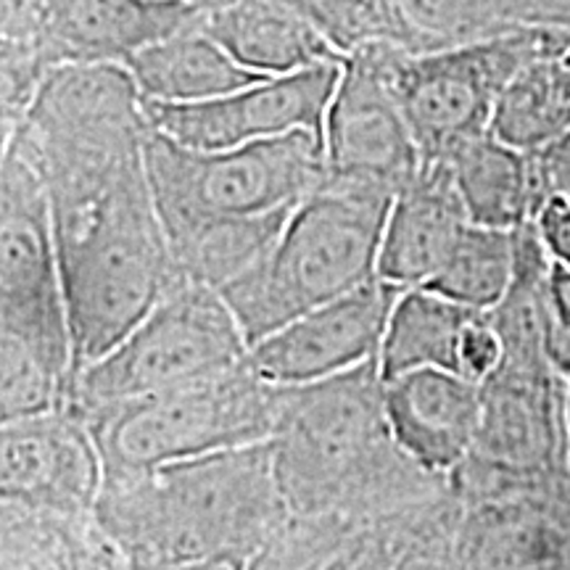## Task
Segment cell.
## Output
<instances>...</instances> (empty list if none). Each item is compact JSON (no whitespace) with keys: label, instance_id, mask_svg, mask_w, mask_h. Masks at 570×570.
Segmentation results:
<instances>
[{"label":"cell","instance_id":"cell-1","mask_svg":"<svg viewBox=\"0 0 570 570\" xmlns=\"http://www.w3.org/2000/svg\"><path fill=\"white\" fill-rule=\"evenodd\" d=\"M148 130L122 63H61L13 135L51 202L75 375L183 283L148 180Z\"/></svg>","mask_w":570,"mask_h":570},{"label":"cell","instance_id":"cell-2","mask_svg":"<svg viewBox=\"0 0 570 570\" xmlns=\"http://www.w3.org/2000/svg\"><path fill=\"white\" fill-rule=\"evenodd\" d=\"M269 452L288 512L346 518L362 531L410 523L452 494L391 436L377 360L281 389Z\"/></svg>","mask_w":570,"mask_h":570},{"label":"cell","instance_id":"cell-3","mask_svg":"<svg viewBox=\"0 0 570 570\" xmlns=\"http://www.w3.org/2000/svg\"><path fill=\"white\" fill-rule=\"evenodd\" d=\"M96 512L146 570H246L291 515L269 441L104 483Z\"/></svg>","mask_w":570,"mask_h":570},{"label":"cell","instance_id":"cell-4","mask_svg":"<svg viewBox=\"0 0 570 570\" xmlns=\"http://www.w3.org/2000/svg\"><path fill=\"white\" fill-rule=\"evenodd\" d=\"M391 202L389 190L325 175L291 214L265 259L219 291L248 346L288 320L375 281Z\"/></svg>","mask_w":570,"mask_h":570},{"label":"cell","instance_id":"cell-5","mask_svg":"<svg viewBox=\"0 0 570 570\" xmlns=\"http://www.w3.org/2000/svg\"><path fill=\"white\" fill-rule=\"evenodd\" d=\"M146 164L169 244L209 227L291 217L327 175L323 135L309 130L198 151L151 127Z\"/></svg>","mask_w":570,"mask_h":570},{"label":"cell","instance_id":"cell-6","mask_svg":"<svg viewBox=\"0 0 570 570\" xmlns=\"http://www.w3.org/2000/svg\"><path fill=\"white\" fill-rule=\"evenodd\" d=\"M281 410V389L240 365L230 373L135 399L88 417L104 462V483L142 479L156 470L230 449L265 444Z\"/></svg>","mask_w":570,"mask_h":570},{"label":"cell","instance_id":"cell-7","mask_svg":"<svg viewBox=\"0 0 570 570\" xmlns=\"http://www.w3.org/2000/svg\"><path fill=\"white\" fill-rule=\"evenodd\" d=\"M246 360L248 341L223 294L183 281L109 352L71 377L67 404L88 420L135 399L225 375Z\"/></svg>","mask_w":570,"mask_h":570},{"label":"cell","instance_id":"cell-8","mask_svg":"<svg viewBox=\"0 0 570 570\" xmlns=\"http://www.w3.org/2000/svg\"><path fill=\"white\" fill-rule=\"evenodd\" d=\"M570 381L552 365L547 341H508L481 383V428L468 460L446 475L458 502L489 491L570 473Z\"/></svg>","mask_w":570,"mask_h":570},{"label":"cell","instance_id":"cell-9","mask_svg":"<svg viewBox=\"0 0 570 570\" xmlns=\"http://www.w3.org/2000/svg\"><path fill=\"white\" fill-rule=\"evenodd\" d=\"M568 27H520L452 51L407 56L389 42V80L423 161H446L489 132L512 77L533 61L566 59Z\"/></svg>","mask_w":570,"mask_h":570},{"label":"cell","instance_id":"cell-10","mask_svg":"<svg viewBox=\"0 0 570 570\" xmlns=\"http://www.w3.org/2000/svg\"><path fill=\"white\" fill-rule=\"evenodd\" d=\"M0 333L27 341L71 389L75 356L51 202L13 140L0 151Z\"/></svg>","mask_w":570,"mask_h":570},{"label":"cell","instance_id":"cell-11","mask_svg":"<svg viewBox=\"0 0 570 570\" xmlns=\"http://www.w3.org/2000/svg\"><path fill=\"white\" fill-rule=\"evenodd\" d=\"M323 140L331 180L396 196L420 173L423 154L391 88L386 40L344 56Z\"/></svg>","mask_w":570,"mask_h":570},{"label":"cell","instance_id":"cell-12","mask_svg":"<svg viewBox=\"0 0 570 570\" xmlns=\"http://www.w3.org/2000/svg\"><path fill=\"white\" fill-rule=\"evenodd\" d=\"M341 63L275 75L198 104L142 101L148 125L198 151L246 146L254 140L309 130L325 135V117L341 80Z\"/></svg>","mask_w":570,"mask_h":570},{"label":"cell","instance_id":"cell-13","mask_svg":"<svg viewBox=\"0 0 570 570\" xmlns=\"http://www.w3.org/2000/svg\"><path fill=\"white\" fill-rule=\"evenodd\" d=\"M404 288L375 277L275 327L248 346V365L277 389L306 386L377 360L391 306Z\"/></svg>","mask_w":570,"mask_h":570},{"label":"cell","instance_id":"cell-14","mask_svg":"<svg viewBox=\"0 0 570 570\" xmlns=\"http://www.w3.org/2000/svg\"><path fill=\"white\" fill-rule=\"evenodd\" d=\"M460 570H570V473L460 502Z\"/></svg>","mask_w":570,"mask_h":570},{"label":"cell","instance_id":"cell-15","mask_svg":"<svg viewBox=\"0 0 570 570\" xmlns=\"http://www.w3.org/2000/svg\"><path fill=\"white\" fill-rule=\"evenodd\" d=\"M101 489V454L88 420L71 404L0 428V499L80 515L96 510Z\"/></svg>","mask_w":570,"mask_h":570},{"label":"cell","instance_id":"cell-16","mask_svg":"<svg viewBox=\"0 0 570 570\" xmlns=\"http://www.w3.org/2000/svg\"><path fill=\"white\" fill-rule=\"evenodd\" d=\"M391 436L433 475L454 473L473 452L481 428V383L439 367L383 381Z\"/></svg>","mask_w":570,"mask_h":570},{"label":"cell","instance_id":"cell-17","mask_svg":"<svg viewBox=\"0 0 570 570\" xmlns=\"http://www.w3.org/2000/svg\"><path fill=\"white\" fill-rule=\"evenodd\" d=\"M470 217L446 161H423L420 173L391 202L383 227L377 277L417 288L444 267L468 230Z\"/></svg>","mask_w":570,"mask_h":570},{"label":"cell","instance_id":"cell-18","mask_svg":"<svg viewBox=\"0 0 570 570\" xmlns=\"http://www.w3.org/2000/svg\"><path fill=\"white\" fill-rule=\"evenodd\" d=\"M190 0H61L48 40V61L125 63L142 48L202 21Z\"/></svg>","mask_w":570,"mask_h":570},{"label":"cell","instance_id":"cell-19","mask_svg":"<svg viewBox=\"0 0 570 570\" xmlns=\"http://www.w3.org/2000/svg\"><path fill=\"white\" fill-rule=\"evenodd\" d=\"M202 24L235 61L269 77L344 61L309 21L277 0H217L206 6Z\"/></svg>","mask_w":570,"mask_h":570},{"label":"cell","instance_id":"cell-20","mask_svg":"<svg viewBox=\"0 0 570 570\" xmlns=\"http://www.w3.org/2000/svg\"><path fill=\"white\" fill-rule=\"evenodd\" d=\"M446 164L473 225L515 230L533 223L541 206L550 202L537 154L512 148L491 132L465 142Z\"/></svg>","mask_w":570,"mask_h":570},{"label":"cell","instance_id":"cell-21","mask_svg":"<svg viewBox=\"0 0 570 570\" xmlns=\"http://www.w3.org/2000/svg\"><path fill=\"white\" fill-rule=\"evenodd\" d=\"M125 69L138 85L142 101L156 104L212 101L269 77L235 61L202 21L142 48Z\"/></svg>","mask_w":570,"mask_h":570},{"label":"cell","instance_id":"cell-22","mask_svg":"<svg viewBox=\"0 0 570 570\" xmlns=\"http://www.w3.org/2000/svg\"><path fill=\"white\" fill-rule=\"evenodd\" d=\"M479 315V309H470L428 285L404 288L391 306L386 333L377 352L381 377L389 381L423 367L462 373V338Z\"/></svg>","mask_w":570,"mask_h":570},{"label":"cell","instance_id":"cell-23","mask_svg":"<svg viewBox=\"0 0 570 570\" xmlns=\"http://www.w3.org/2000/svg\"><path fill=\"white\" fill-rule=\"evenodd\" d=\"M520 30L491 0H383V40L407 56H425Z\"/></svg>","mask_w":570,"mask_h":570},{"label":"cell","instance_id":"cell-24","mask_svg":"<svg viewBox=\"0 0 570 570\" xmlns=\"http://www.w3.org/2000/svg\"><path fill=\"white\" fill-rule=\"evenodd\" d=\"M570 127V63L541 59L518 71L494 106L489 132L537 154Z\"/></svg>","mask_w":570,"mask_h":570},{"label":"cell","instance_id":"cell-25","mask_svg":"<svg viewBox=\"0 0 570 570\" xmlns=\"http://www.w3.org/2000/svg\"><path fill=\"white\" fill-rule=\"evenodd\" d=\"M512 275H515V230L470 223L428 288L470 309L489 312L510 291Z\"/></svg>","mask_w":570,"mask_h":570},{"label":"cell","instance_id":"cell-26","mask_svg":"<svg viewBox=\"0 0 570 570\" xmlns=\"http://www.w3.org/2000/svg\"><path fill=\"white\" fill-rule=\"evenodd\" d=\"M69 402V383L35 348L0 333V428Z\"/></svg>","mask_w":570,"mask_h":570},{"label":"cell","instance_id":"cell-27","mask_svg":"<svg viewBox=\"0 0 570 570\" xmlns=\"http://www.w3.org/2000/svg\"><path fill=\"white\" fill-rule=\"evenodd\" d=\"M309 21L341 56L383 40V0H277Z\"/></svg>","mask_w":570,"mask_h":570},{"label":"cell","instance_id":"cell-28","mask_svg":"<svg viewBox=\"0 0 570 570\" xmlns=\"http://www.w3.org/2000/svg\"><path fill=\"white\" fill-rule=\"evenodd\" d=\"M458 520L460 502L452 494L425 515L399 529L391 570H460L458 547H454Z\"/></svg>","mask_w":570,"mask_h":570},{"label":"cell","instance_id":"cell-29","mask_svg":"<svg viewBox=\"0 0 570 570\" xmlns=\"http://www.w3.org/2000/svg\"><path fill=\"white\" fill-rule=\"evenodd\" d=\"M51 63L32 51L0 48V151L9 148Z\"/></svg>","mask_w":570,"mask_h":570},{"label":"cell","instance_id":"cell-30","mask_svg":"<svg viewBox=\"0 0 570 570\" xmlns=\"http://www.w3.org/2000/svg\"><path fill=\"white\" fill-rule=\"evenodd\" d=\"M59 6L61 0H0V48L32 51L48 61Z\"/></svg>","mask_w":570,"mask_h":570},{"label":"cell","instance_id":"cell-31","mask_svg":"<svg viewBox=\"0 0 570 570\" xmlns=\"http://www.w3.org/2000/svg\"><path fill=\"white\" fill-rule=\"evenodd\" d=\"M499 360H502V341H499L494 323L489 320V312H481L462 338L460 370L470 381L483 383L494 373Z\"/></svg>","mask_w":570,"mask_h":570},{"label":"cell","instance_id":"cell-32","mask_svg":"<svg viewBox=\"0 0 570 570\" xmlns=\"http://www.w3.org/2000/svg\"><path fill=\"white\" fill-rule=\"evenodd\" d=\"M510 27H568L570 0H491Z\"/></svg>","mask_w":570,"mask_h":570},{"label":"cell","instance_id":"cell-33","mask_svg":"<svg viewBox=\"0 0 570 570\" xmlns=\"http://www.w3.org/2000/svg\"><path fill=\"white\" fill-rule=\"evenodd\" d=\"M537 230L541 244H544L547 254L554 265H562L570 269V202L568 198L552 196L550 202L541 206L537 214Z\"/></svg>","mask_w":570,"mask_h":570},{"label":"cell","instance_id":"cell-34","mask_svg":"<svg viewBox=\"0 0 570 570\" xmlns=\"http://www.w3.org/2000/svg\"><path fill=\"white\" fill-rule=\"evenodd\" d=\"M537 164L547 196H560L570 202V127L558 140L537 151Z\"/></svg>","mask_w":570,"mask_h":570},{"label":"cell","instance_id":"cell-35","mask_svg":"<svg viewBox=\"0 0 570 570\" xmlns=\"http://www.w3.org/2000/svg\"><path fill=\"white\" fill-rule=\"evenodd\" d=\"M547 354L552 365L570 381V320H558L550 315L547 325Z\"/></svg>","mask_w":570,"mask_h":570},{"label":"cell","instance_id":"cell-36","mask_svg":"<svg viewBox=\"0 0 570 570\" xmlns=\"http://www.w3.org/2000/svg\"><path fill=\"white\" fill-rule=\"evenodd\" d=\"M550 315L570 320V269L554 262L550 273Z\"/></svg>","mask_w":570,"mask_h":570},{"label":"cell","instance_id":"cell-37","mask_svg":"<svg viewBox=\"0 0 570 570\" xmlns=\"http://www.w3.org/2000/svg\"><path fill=\"white\" fill-rule=\"evenodd\" d=\"M190 3H202V6H212V3H217V0H190Z\"/></svg>","mask_w":570,"mask_h":570},{"label":"cell","instance_id":"cell-38","mask_svg":"<svg viewBox=\"0 0 570 570\" xmlns=\"http://www.w3.org/2000/svg\"><path fill=\"white\" fill-rule=\"evenodd\" d=\"M568 439H570V391H568Z\"/></svg>","mask_w":570,"mask_h":570},{"label":"cell","instance_id":"cell-39","mask_svg":"<svg viewBox=\"0 0 570 570\" xmlns=\"http://www.w3.org/2000/svg\"><path fill=\"white\" fill-rule=\"evenodd\" d=\"M566 61H568V63H570V51H568V56H566Z\"/></svg>","mask_w":570,"mask_h":570}]
</instances>
